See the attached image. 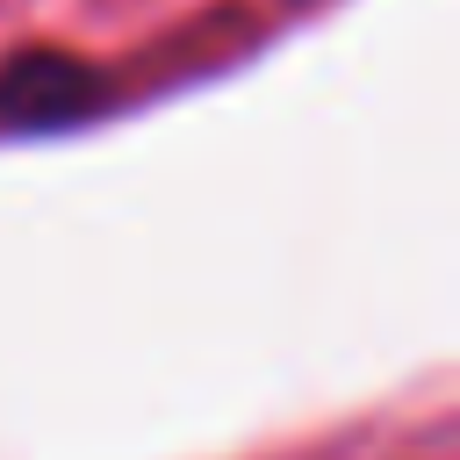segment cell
<instances>
[{"label":"cell","mask_w":460,"mask_h":460,"mask_svg":"<svg viewBox=\"0 0 460 460\" xmlns=\"http://www.w3.org/2000/svg\"><path fill=\"white\" fill-rule=\"evenodd\" d=\"M86 101H101V79L79 72L72 58H22L0 72V115L7 122H50V115H79Z\"/></svg>","instance_id":"obj_1"}]
</instances>
